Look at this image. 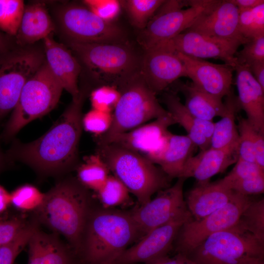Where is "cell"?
Returning <instances> with one entry per match:
<instances>
[{"label":"cell","instance_id":"1","mask_svg":"<svg viewBox=\"0 0 264 264\" xmlns=\"http://www.w3.org/2000/svg\"><path fill=\"white\" fill-rule=\"evenodd\" d=\"M84 85L64 112L43 135L29 143L15 140L6 153L8 161H17L48 175L66 173L77 167L82 132V109L90 92Z\"/></svg>","mask_w":264,"mask_h":264},{"label":"cell","instance_id":"2","mask_svg":"<svg viewBox=\"0 0 264 264\" xmlns=\"http://www.w3.org/2000/svg\"><path fill=\"white\" fill-rule=\"evenodd\" d=\"M88 189L77 180L66 178L44 194L36 210L38 220L64 236L74 251L80 253L89 216Z\"/></svg>","mask_w":264,"mask_h":264},{"label":"cell","instance_id":"3","mask_svg":"<svg viewBox=\"0 0 264 264\" xmlns=\"http://www.w3.org/2000/svg\"><path fill=\"white\" fill-rule=\"evenodd\" d=\"M139 235L131 212L98 211L88 216L80 253L86 264H115Z\"/></svg>","mask_w":264,"mask_h":264},{"label":"cell","instance_id":"4","mask_svg":"<svg viewBox=\"0 0 264 264\" xmlns=\"http://www.w3.org/2000/svg\"><path fill=\"white\" fill-rule=\"evenodd\" d=\"M95 154L134 195L140 205L150 200L156 192L169 187L171 178L138 153L108 143L97 144Z\"/></svg>","mask_w":264,"mask_h":264},{"label":"cell","instance_id":"5","mask_svg":"<svg viewBox=\"0 0 264 264\" xmlns=\"http://www.w3.org/2000/svg\"><path fill=\"white\" fill-rule=\"evenodd\" d=\"M46 3L62 42L124 43L125 34L120 27L99 18L82 2Z\"/></svg>","mask_w":264,"mask_h":264},{"label":"cell","instance_id":"6","mask_svg":"<svg viewBox=\"0 0 264 264\" xmlns=\"http://www.w3.org/2000/svg\"><path fill=\"white\" fill-rule=\"evenodd\" d=\"M114 86L119 90L120 97L112 113L111 126L104 134L94 137L95 142L128 132L168 114L139 70L119 81Z\"/></svg>","mask_w":264,"mask_h":264},{"label":"cell","instance_id":"7","mask_svg":"<svg viewBox=\"0 0 264 264\" xmlns=\"http://www.w3.org/2000/svg\"><path fill=\"white\" fill-rule=\"evenodd\" d=\"M63 88L46 61L23 86L1 137L8 141L25 126L52 110L58 103Z\"/></svg>","mask_w":264,"mask_h":264},{"label":"cell","instance_id":"8","mask_svg":"<svg viewBox=\"0 0 264 264\" xmlns=\"http://www.w3.org/2000/svg\"><path fill=\"white\" fill-rule=\"evenodd\" d=\"M188 256L199 264H264V242L237 223L209 236Z\"/></svg>","mask_w":264,"mask_h":264},{"label":"cell","instance_id":"9","mask_svg":"<svg viewBox=\"0 0 264 264\" xmlns=\"http://www.w3.org/2000/svg\"><path fill=\"white\" fill-rule=\"evenodd\" d=\"M44 62L42 41L0 53V121L12 112L25 84Z\"/></svg>","mask_w":264,"mask_h":264},{"label":"cell","instance_id":"10","mask_svg":"<svg viewBox=\"0 0 264 264\" xmlns=\"http://www.w3.org/2000/svg\"><path fill=\"white\" fill-rule=\"evenodd\" d=\"M219 0H165L137 37L145 50L188 29Z\"/></svg>","mask_w":264,"mask_h":264},{"label":"cell","instance_id":"11","mask_svg":"<svg viewBox=\"0 0 264 264\" xmlns=\"http://www.w3.org/2000/svg\"><path fill=\"white\" fill-rule=\"evenodd\" d=\"M92 71L110 76L114 84L139 70L140 60L125 43L62 42Z\"/></svg>","mask_w":264,"mask_h":264},{"label":"cell","instance_id":"12","mask_svg":"<svg viewBox=\"0 0 264 264\" xmlns=\"http://www.w3.org/2000/svg\"><path fill=\"white\" fill-rule=\"evenodd\" d=\"M252 201L249 196L235 192L224 206L199 220L193 219L186 222L176 238V253L188 256L210 235L235 225Z\"/></svg>","mask_w":264,"mask_h":264},{"label":"cell","instance_id":"13","mask_svg":"<svg viewBox=\"0 0 264 264\" xmlns=\"http://www.w3.org/2000/svg\"><path fill=\"white\" fill-rule=\"evenodd\" d=\"M185 178H178L172 186L158 192L157 196L131 212L139 234L152 230L189 213L184 199Z\"/></svg>","mask_w":264,"mask_h":264},{"label":"cell","instance_id":"14","mask_svg":"<svg viewBox=\"0 0 264 264\" xmlns=\"http://www.w3.org/2000/svg\"><path fill=\"white\" fill-rule=\"evenodd\" d=\"M193 219L189 212L147 233L128 248L115 264H148L168 256L182 226Z\"/></svg>","mask_w":264,"mask_h":264},{"label":"cell","instance_id":"15","mask_svg":"<svg viewBox=\"0 0 264 264\" xmlns=\"http://www.w3.org/2000/svg\"><path fill=\"white\" fill-rule=\"evenodd\" d=\"M139 72L156 94L181 77H186L183 63L177 53L163 44L145 50L140 60Z\"/></svg>","mask_w":264,"mask_h":264},{"label":"cell","instance_id":"16","mask_svg":"<svg viewBox=\"0 0 264 264\" xmlns=\"http://www.w3.org/2000/svg\"><path fill=\"white\" fill-rule=\"evenodd\" d=\"M239 11L230 0H219L186 30L203 34L229 43L243 45L248 40L239 28Z\"/></svg>","mask_w":264,"mask_h":264},{"label":"cell","instance_id":"17","mask_svg":"<svg viewBox=\"0 0 264 264\" xmlns=\"http://www.w3.org/2000/svg\"><path fill=\"white\" fill-rule=\"evenodd\" d=\"M160 44L189 57L220 59L234 68L237 63L235 55L240 46L188 30Z\"/></svg>","mask_w":264,"mask_h":264},{"label":"cell","instance_id":"18","mask_svg":"<svg viewBox=\"0 0 264 264\" xmlns=\"http://www.w3.org/2000/svg\"><path fill=\"white\" fill-rule=\"evenodd\" d=\"M176 53L183 63L186 77L190 78L196 87L220 99L229 94L232 89L234 67Z\"/></svg>","mask_w":264,"mask_h":264},{"label":"cell","instance_id":"19","mask_svg":"<svg viewBox=\"0 0 264 264\" xmlns=\"http://www.w3.org/2000/svg\"><path fill=\"white\" fill-rule=\"evenodd\" d=\"M175 124L168 112L151 122L96 143L114 144L146 156L159 147L169 132L168 128Z\"/></svg>","mask_w":264,"mask_h":264},{"label":"cell","instance_id":"20","mask_svg":"<svg viewBox=\"0 0 264 264\" xmlns=\"http://www.w3.org/2000/svg\"><path fill=\"white\" fill-rule=\"evenodd\" d=\"M53 34L42 41L45 61L63 89L75 98L80 91L78 82L81 64L66 45L54 39Z\"/></svg>","mask_w":264,"mask_h":264},{"label":"cell","instance_id":"21","mask_svg":"<svg viewBox=\"0 0 264 264\" xmlns=\"http://www.w3.org/2000/svg\"><path fill=\"white\" fill-rule=\"evenodd\" d=\"M235 70L240 109L245 111L246 119L253 127L264 133V89L247 66L236 64Z\"/></svg>","mask_w":264,"mask_h":264},{"label":"cell","instance_id":"22","mask_svg":"<svg viewBox=\"0 0 264 264\" xmlns=\"http://www.w3.org/2000/svg\"><path fill=\"white\" fill-rule=\"evenodd\" d=\"M238 159L237 148L217 149L210 147L189 158L180 177H194L198 182L208 181L235 163Z\"/></svg>","mask_w":264,"mask_h":264},{"label":"cell","instance_id":"23","mask_svg":"<svg viewBox=\"0 0 264 264\" xmlns=\"http://www.w3.org/2000/svg\"><path fill=\"white\" fill-rule=\"evenodd\" d=\"M56 32V25L45 2L33 1L25 5L16 36L20 46L32 45L42 41Z\"/></svg>","mask_w":264,"mask_h":264},{"label":"cell","instance_id":"24","mask_svg":"<svg viewBox=\"0 0 264 264\" xmlns=\"http://www.w3.org/2000/svg\"><path fill=\"white\" fill-rule=\"evenodd\" d=\"M235 193L220 179L198 182L188 192L185 201L193 219L198 220L225 205Z\"/></svg>","mask_w":264,"mask_h":264},{"label":"cell","instance_id":"25","mask_svg":"<svg viewBox=\"0 0 264 264\" xmlns=\"http://www.w3.org/2000/svg\"><path fill=\"white\" fill-rule=\"evenodd\" d=\"M162 101L176 124H179L186 131V135L200 150L210 147L214 129L213 121L199 119L192 115L180 101L175 92L163 94Z\"/></svg>","mask_w":264,"mask_h":264},{"label":"cell","instance_id":"26","mask_svg":"<svg viewBox=\"0 0 264 264\" xmlns=\"http://www.w3.org/2000/svg\"><path fill=\"white\" fill-rule=\"evenodd\" d=\"M27 245V264H74L70 250L56 234L38 228Z\"/></svg>","mask_w":264,"mask_h":264},{"label":"cell","instance_id":"27","mask_svg":"<svg viewBox=\"0 0 264 264\" xmlns=\"http://www.w3.org/2000/svg\"><path fill=\"white\" fill-rule=\"evenodd\" d=\"M196 146L187 135L169 132L163 151L152 162L171 178L181 177L184 166Z\"/></svg>","mask_w":264,"mask_h":264},{"label":"cell","instance_id":"28","mask_svg":"<svg viewBox=\"0 0 264 264\" xmlns=\"http://www.w3.org/2000/svg\"><path fill=\"white\" fill-rule=\"evenodd\" d=\"M173 84L176 88L184 95L185 107L196 117L212 121L214 117H222L224 114L225 107L222 99L202 90L192 82L176 81Z\"/></svg>","mask_w":264,"mask_h":264},{"label":"cell","instance_id":"29","mask_svg":"<svg viewBox=\"0 0 264 264\" xmlns=\"http://www.w3.org/2000/svg\"><path fill=\"white\" fill-rule=\"evenodd\" d=\"M225 97L223 102L225 113L219 121L214 123L210 147L217 149L238 148L239 134L236 117L240 108L237 96L232 89Z\"/></svg>","mask_w":264,"mask_h":264},{"label":"cell","instance_id":"30","mask_svg":"<svg viewBox=\"0 0 264 264\" xmlns=\"http://www.w3.org/2000/svg\"><path fill=\"white\" fill-rule=\"evenodd\" d=\"M110 171L96 154L86 156L77 167V180L86 188L97 192L104 184Z\"/></svg>","mask_w":264,"mask_h":264},{"label":"cell","instance_id":"31","mask_svg":"<svg viewBox=\"0 0 264 264\" xmlns=\"http://www.w3.org/2000/svg\"><path fill=\"white\" fill-rule=\"evenodd\" d=\"M132 24L139 29H144L164 0H120Z\"/></svg>","mask_w":264,"mask_h":264},{"label":"cell","instance_id":"32","mask_svg":"<svg viewBox=\"0 0 264 264\" xmlns=\"http://www.w3.org/2000/svg\"><path fill=\"white\" fill-rule=\"evenodd\" d=\"M24 7V2L22 0H0V31L15 37Z\"/></svg>","mask_w":264,"mask_h":264},{"label":"cell","instance_id":"33","mask_svg":"<svg viewBox=\"0 0 264 264\" xmlns=\"http://www.w3.org/2000/svg\"><path fill=\"white\" fill-rule=\"evenodd\" d=\"M130 193L118 178L110 175L96 192L100 201L106 209L126 204L130 200Z\"/></svg>","mask_w":264,"mask_h":264},{"label":"cell","instance_id":"34","mask_svg":"<svg viewBox=\"0 0 264 264\" xmlns=\"http://www.w3.org/2000/svg\"><path fill=\"white\" fill-rule=\"evenodd\" d=\"M239 11V30L244 38L249 40L264 35V3Z\"/></svg>","mask_w":264,"mask_h":264},{"label":"cell","instance_id":"35","mask_svg":"<svg viewBox=\"0 0 264 264\" xmlns=\"http://www.w3.org/2000/svg\"><path fill=\"white\" fill-rule=\"evenodd\" d=\"M237 224L264 242V199L253 201L242 214Z\"/></svg>","mask_w":264,"mask_h":264},{"label":"cell","instance_id":"36","mask_svg":"<svg viewBox=\"0 0 264 264\" xmlns=\"http://www.w3.org/2000/svg\"><path fill=\"white\" fill-rule=\"evenodd\" d=\"M37 223L28 222L10 242L0 247V264H14L18 255L27 245L35 231Z\"/></svg>","mask_w":264,"mask_h":264},{"label":"cell","instance_id":"37","mask_svg":"<svg viewBox=\"0 0 264 264\" xmlns=\"http://www.w3.org/2000/svg\"><path fill=\"white\" fill-rule=\"evenodd\" d=\"M11 194V204L22 211H36L42 205L44 194L30 184L21 186Z\"/></svg>","mask_w":264,"mask_h":264},{"label":"cell","instance_id":"38","mask_svg":"<svg viewBox=\"0 0 264 264\" xmlns=\"http://www.w3.org/2000/svg\"><path fill=\"white\" fill-rule=\"evenodd\" d=\"M89 96L92 109L112 113L120 93L114 86L103 85L91 91Z\"/></svg>","mask_w":264,"mask_h":264},{"label":"cell","instance_id":"39","mask_svg":"<svg viewBox=\"0 0 264 264\" xmlns=\"http://www.w3.org/2000/svg\"><path fill=\"white\" fill-rule=\"evenodd\" d=\"M238 130L239 134L238 154V158L254 162V133L256 131L246 118L237 117Z\"/></svg>","mask_w":264,"mask_h":264},{"label":"cell","instance_id":"40","mask_svg":"<svg viewBox=\"0 0 264 264\" xmlns=\"http://www.w3.org/2000/svg\"><path fill=\"white\" fill-rule=\"evenodd\" d=\"M112 122V113L92 109L82 119L83 129L93 134L94 137L101 136L110 129Z\"/></svg>","mask_w":264,"mask_h":264},{"label":"cell","instance_id":"41","mask_svg":"<svg viewBox=\"0 0 264 264\" xmlns=\"http://www.w3.org/2000/svg\"><path fill=\"white\" fill-rule=\"evenodd\" d=\"M243 46L235 53L236 64L249 67L255 63L264 62V35L249 40Z\"/></svg>","mask_w":264,"mask_h":264},{"label":"cell","instance_id":"42","mask_svg":"<svg viewBox=\"0 0 264 264\" xmlns=\"http://www.w3.org/2000/svg\"><path fill=\"white\" fill-rule=\"evenodd\" d=\"M82 2L99 18L110 22L118 17L122 8L117 0H84Z\"/></svg>","mask_w":264,"mask_h":264},{"label":"cell","instance_id":"43","mask_svg":"<svg viewBox=\"0 0 264 264\" xmlns=\"http://www.w3.org/2000/svg\"><path fill=\"white\" fill-rule=\"evenodd\" d=\"M231 172L221 179L225 182L264 176V170L256 163L238 158Z\"/></svg>","mask_w":264,"mask_h":264},{"label":"cell","instance_id":"44","mask_svg":"<svg viewBox=\"0 0 264 264\" xmlns=\"http://www.w3.org/2000/svg\"><path fill=\"white\" fill-rule=\"evenodd\" d=\"M220 180L228 188L243 195L249 196L264 192V176L230 182Z\"/></svg>","mask_w":264,"mask_h":264},{"label":"cell","instance_id":"45","mask_svg":"<svg viewBox=\"0 0 264 264\" xmlns=\"http://www.w3.org/2000/svg\"><path fill=\"white\" fill-rule=\"evenodd\" d=\"M26 224L21 217H14L0 222V247L12 240Z\"/></svg>","mask_w":264,"mask_h":264},{"label":"cell","instance_id":"46","mask_svg":"<svg viewBox=\"0 0 264 264\" xmlns=\"http://www.w3.org/2000/svg\"><path fill=\"white\" fill-rule=\"evenodd\" d=\"M254 144L255 163L264 170V133L256 131Z\"/></svg>","mask_w":264,"mask_h":264},{"label":"cell","instance_id":"47","mask_svg":"<svg viewBox=\"0 0 264 264\" xmlns=\"http://www.w3.org/2000/svg\"><path fill=\"white\" fill-rule=\"evenodd\" d=\"M148 264H199L191 259L189 256L180 254H176L173 257L167 256L156 262Z\"/></svg>","mask_w":264,"mask_h":264},{"label":"cell","instance_id":"48","mask_svg":"<svg viewBox=\"0 0 264 264\" xmlns=\"http://www.w3.org/2000/svg\"><path fill=\"white\" fill-rule=\"evenodd\" d=\"M249 68L256 81L264 89V62L255 63Z\"/></svg>","mask_w":264,"mask_h":264},{"label":"cell","instance_id":"49","mask_svg":"<svg viewBox=\"0 0 264 264\" xmlns=\"http://www.w3.org/2000/svg\"><path fill=\"white\" fill-rule=\"evenodd\" d=\"M236 5L239 10H243L253 8L264 3V0H230Z\"/></svg>","mask_w":264,"mask_h":264},{"label":"cell","instance_id":"50","mask_svg":"<svg viewBox=\"0 0 264 264\" xmlns=\"http://www.w3.org/2000/svg\"><path fill=\"white\" fill-rule=\"evenodd\" d=\"M11 204V194L0 185V215L6 212Z\"/></svg>","mask_w":264,"mask_h":264},{"label":"cell","instance_id":"51","mask_svg":"<svg viewBox=\"0 0 264 264\" xmlns=\"http://www.w3.org/2000/svg\"><path fill=\"white\" fill-rule=\"evenodd\" d=\"M14 37H11L0 31V53L16 45Z\"/></svg>","mask_w":264,"mask_h":264},{"label":"cell","instance_id":"52","mask_svg":"<svg viewBox=\"0 0 264 264\" xmlns=\"http://www.w3.org/2000/svg\"><path fill=\"white\" fill-rule=\"evenodd\" d=\"M7 161L6 154L3 153L0 146V173L5 167L6 163Z\"/></svg>","mask_w":264,"mask_h":264}]
</instances>
